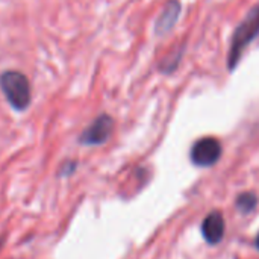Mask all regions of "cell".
I'll return each instance as SVG.
<instances>
[{"mask_svg": "<svg viewBox=\"0 0 259 259\" xmlns=\"http://www.w3.org/2000/svg\"><path fill=\"white\" fill-rule=\"evenodd\" d=\"M0 90L15 111H26L32 102V88L26 74L6 70L0 74Z\"/></svg>", "mask_w": 259, "mask_h": 259, "instance_id": "1", "label": "cell"}, {"mask_svg": "<svg viewBox=\"0 0 259 259\" xmlns=\"http://www.w3.org/2000/svg\"><path fill=\"white\" fill-rule=\"evenodd\" d=\"M259 35V3L255 5L247 15L244 17V20L238 24V27L234 32L232 36V42H231V49H229V56H228V65L229 70H234L246 47L256 38Z\"/></svg>", "mask_w": 259, "mask_h": 259, "instance_id": "2", "label": "cell"}, {"mask_svg": "<svg viewBox=\"0 0 259 259\" xmlns=\"http://www.w3.org/2000/svg\"><path fill=\"white\" fill-rule=\"evenodd\" d=\"M114 131V118L108 114L99 115L79 137V143L83 146L105 144Z\"/></svg>", "mask_w": 259, "mask_h": 259, "instance_id": "3", "label": "cell"}, {"mask_svg": "<svg viewBox=\"0 0 259 259\" xmlns=\"http://www.w3.org/2000/svg\"><path fill=\"white\" fill-rule=\"evenodd\" d=\"M222 156V144L212 137H205L191 149V161L199 167H211Z\"/></svg>", "mask_w": 259, "mask_h": 259, "instance_id": "4", "label": "cell"}, {"mask_svg": "<svg viewBox=\"0 0 259 259\" xmlns=\"http://www.w3.org/2000/svg\"><path fill=\"white\" fill-rule=\"evenodd\" d=\"M181 9H182V6H181L179 0H168L164 5L162 11L156 20V24H155V33L158 36H164L173 30V27L176 26V23L179 20Z\"/></svg>", "mask_w": 259, "mask_h": 259, "instance_id": "5", "label": "cell"}, {"mask_svg": "<svg viewBox=\"0 0 259 259\" xmlns=\"http://www.w3.org/2000/svg\"><path fill=\"white\" fill-rule=\"evenodd\" d=\"M225 219L219 211L211 212L202 223V234L206 243L209 244H219L223 240L225 235Z\"/></svg>", "mask_w": 259, "mask_h": 259, "instance_id": "6", "label": "cell"}, {"mask_svg": "<svg viewBox=\"0 0 259 259\" xmlns=\"http://www.w3.org/2000/svg\"><path fill=\"white\" fill-rule=\"evenodd\" d=\"M256 202H258V199H256V196L253 193H243L237 199V208L241 212L247 214V212H250L256 206Z\"/></svg>", "mask_w": 259, "mask_h": 259, "instance_id": "7", "label": "cell"}, {"mask_svg": "<svg viewBox=\"0 0 259 259\" xmlns=\"http://www.w3.org/2000/svg\"><path fill=\"white\" fill-rule=\"evenodd\" d=\"M256 247L259 249V234H258V237H256Z\"/></svg>", "mask_w": 259, "mask_h": 259, "instance_id": "8", "label": "cell"}]
</instances>
